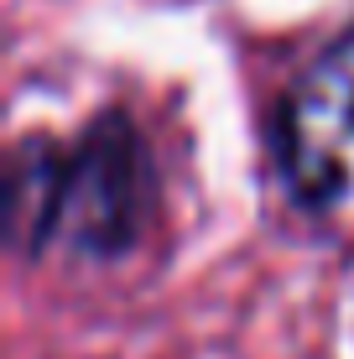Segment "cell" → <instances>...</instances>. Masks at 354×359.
Segmentation results:
<instances>
[{"mask_svg": "<svg viewBox=\"0 0 354 359\" xmlns=\"http://www.w3.org/2000/svg\"><path fill=\"white\" fill-rule=\"evenodd\" d=\"M156 208L146 141L120 115L94 120L79 141H27L11 162V245L16 250L120 255Z\"/></svg>", "mask_w": 354, "mask_h": 359, "instance_id": "obj_1", "label": "cell"}, {"mask_svg": "<svg viewBox=\"0 0 354 359\" xmlns=\"http://www.w3.org/2000/svg\"><path fill=\"white\" fill-rule=\"evenodd\" d=\"M276 141L302 208L354 229V27L339 32L292 83Z\"/></svg>", "mask_w": 354, "mask_h": 359, "instance_id": "obj_2", "label": "cell"}]
</instances>
